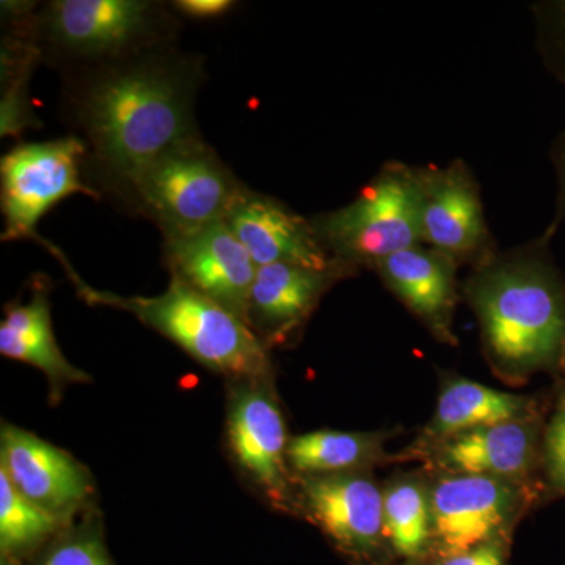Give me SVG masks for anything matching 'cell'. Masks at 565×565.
<instances>
[{
  "mask_svg": "<svg viewBox=\"0 0 565 565\" xmlns=\"http://www.w3.org/2000/svg\"><path fill=\"white\" fill-rule=\"evenodd\" d=\"M533 500L530 486L475 475H434L433 555L465 552L512 530Z\"/></svg>",
  "mask_w": 565,
  "mask_h": 565,
  "instance_id": "obj_9",
  "label": "cell"
},
{
  "mask_svg": "<svg viewBox=\"0 0 565 565\" xmlns=\"http://www.w3.org/2000/svg\"><path fill=\"white\" fill-rule=\"evenodd\" d=\"M535 47L545 70L565 85V0L533 3Z\"/></svg>",
  "mask_w": 565,
  "mask_h": 565,
  "instance_id": "obj_25",
  "label": "cell"
},
{
  "mask_svg": "<svg viewBox=\"0 0 565 565\" xmlns=\"http://www.w3.org/2000/svg\"><path fill=\"white\" fill-rule=\"evenodd\" d=\"M0 470L33 504L68 523L90 498V475L68 452L14 426L2 427Z\"/></svg>",
  "mask_w": 565,
  "mask_h": 565,
  "instance_id": "obj_14",
  "label": "cell"
},
{
  "mask_svg": "<svg viewBox=\"0 0 565 565\" xmlns=\"http://www.w3.org/2000/svg\"><path fill=\"white\" fill-rule=\"evenodd\" d=\"M65 522L18 492L0 470V555L24 564L63 531Z\"/></svg>",
  "mask_w": 565,
  "mask_h": 565,
  "instance_id": "obj_23",
  "label": "cell"
},
{
  "mask_svg": "<svg viewBox=\"0 0 565 565\" xmlns=\"http://www.w3.org/2000/svg\"><path fill=\"white\" fill-rule=\"evenodd\" d=\"M550 159H552L553 167L556 173V202L555 212H553L552 221L544 233L546 237L553 239L557 230L565 222V129L556 140L553 141L552 150H550Z\"/></svg>",
  "mask_w": 565,
  "mask_h": 565,
  "instance_id": "obj_28",
  "label": "cell"
},
{
  "mask_svg": "<svg viewBox=\"0 0 565 565\" xmlns=\"http://www.w3.org/2000/svg\"><path fill=\"white\" fill-rule=\"evenodd\" d=\"M35 9L33 2H2V137L18 136L25 128L40 125L29 96L33 68L41 62L29 28Z\"/></svg>",
  "mask_w": 565,
  "mask_h": 565,
  "instance_id": "obj_20",
  "label": "cell"
},
{
  "mask_svg": "<svg viewBox=\"0 0 565 565\" xmlns=\"http://www.w3.org/2000/svg\"><path fill=\"white\" fill-rule=\"evenodd\" d=\"M557 366H559L561 370H563V373L565 374V341H564L563 349H561V355H559V360H557Z\"/></svg>",
  "mask_w": 565,
  "mask_h": 565,
  "instance_id": "obj_30",
  "label": "cell"
},
{
  "mask_svg": "<svg viewBox=\"0 0 565 565\" xmlns=\"http://www.w3.org/2000/svg\"><path fill=\"white\" fill-rule=\"evenodd\" d=\"M234 386L228 407V441L245 475L274 503L285 504L291 492V470L280 405L270 379L243 381Z\"/></svg>",
  "mask_w": 565,
  "mask_h": 565,
  "instance_id": "obj_11",
  "label": "cell"
},
{
  "mask_svg": "<svg viewBox=\"0 0 565 565\" xmlns=\"http://www.w3.org/2000/svg\"><path fill=\"white\" fill-rule=\"evenodd\" d=\"M87 145L70 136L20 143L0 161L2 241L35 239L36 225L62 200L82 193L99 200L84 177Z\"/></svg>",
  "mask_w": 565,
  "mask_h": 565,
  "instance_id": "obj_7",
  "label": "cell"
},
{
  "mask_svg": "<svg viewBox=\"0 0 565 565\" xmlns=\"http://www.w3.org/2000/svg\"><path fill=\"white\" fill-rule=\"evenodd\" d=\"M0 353L28 363L46 375L55 394L63 386L90 381L63 355L52 330L50 291L46 280L36 281L29 302L11 303L0 322Z\"/></svg>",
  "mask_w": 565,
  "mask_h": 565,
  "instance_id": "obj_19",
  "label": "cell"
},
{
  "mask_svg": "<svg viewBox=\"0 0 565 565\" xmlns=\"http://www.w3.org/2000/svg\"><path fill=\"white\" fill-rule=\"evenodd\" d=\"M534 412L530 397L500 392L465 377L446 375L433 418L415 444L404 452V457L418 460L427 449L456 435L514 422Z\"/></svg>",
  "mask_w": 565,
  "mask_h": 565,
  "instance_id": "obj_18",
  "label": "cell"
},
{
  "mask_svg": "<svg viewBox=\"0 0 565 565\" xmlns=\"http://www.w3.org/2000/svg\"><path fill=\"white\" fill-rule=\"evenodd\" d=\"M541 465L546 487L555 494H565V393L542 434Z\"/></svg>",
  "mask_w": 565,
  "mask_h": 565,
  "instance_id": "obj_26",
  "label": "cell"
},
{
  "mask_svg": "<svg viewBox=\"0 0 565 565\" xmlns=\"http://www.w3.org/2000/svg\"><path fill=\"white\" fill-rule=\"evenodd\" d=\"M178 20L170 3L151 0H52L29 28L41 62L65 73L177 43Z\"/></svg>",
  "mask_w": 565,
  "mask_h": 565,
  "instance_id": "obj_4",
  "label": "cell"
},
{
  "mask_svg": "<svg viewBox=\"0 0 565 565\" xmlns=\"http://www.w3.org/2000/svg\"><path fill=\"white\" fill-rule=\"evenodd\" d=\"M384 523L392 555L404 565L424 563L433 553L430 481L423 475L390 479L384 486Z\"/></svg>",
  "mask_w": 565,
  "mask_h": 565,
  "instance_id": "obj_22",
  "label": "cell"
},
{
  "mask_svg": "<svg viewBox=\"0 0 565 565\" xmlns=\"http://www.w3.org/2000/svg\"><path fill=\"white\" fill-rule=\"evenodd\" d=\"M163 256L170 277L184 281L247 323L258 266L226 222L182 236L163 237Z\"/></svg>",
  "mask_w": 565,
  "mask_h": 565,
  "instance_id": "obj_12",
  "label": "cell"
},
{
  "mask_svg": "<svg viewBox=\"0 0 565 565\" xmlns=\"http://www.w3.org/2000/svg\"><path fill=\"white\" fill-rule=\"evenodd\" d=\"M62 77V117L87 145L84 177L99 199L120 203L145 167L202 136L195 109L207 79L204 58L177 43Z\"/></svg>",
  "mask_w": 565,
  "mask_h": 565,
  "instance_id": "obj_1",
  "label": "cell"
},
{
  "mask_svg": "<svg viewBox=\"0 0 565 565\" xmlns=\"http://www.w3.org/2000/svg\"><path fill=\"white\" fill-rule=\"evenodd\" d=\"M542 427L534 414L448 438L418 457L434 475H475L530 484L541 463Z\"/></svg>",
  "mask_w": 565,
  "mask_h": 565,
  "instance_id": "obj_13",
  "label": "cell"
},
{
  "mask_svg": "<svg viewBox=\"0 0 565 565\" xmlns=\"http://www.w3.org/2000/svg\"><path fill=\"white\" fill-rule=\"evenodd\" d=\"M323 247L353 269L422 244L416 167L386 162L351 203L311 217Z\"/></svg>",
  "mask_w": 565,
  "mask_h": 565,
  "instance_id": "obj_6",
  "label": "cell"
},
{
  "mask_svg": "<svg viewBox=\"0 0 565 565\" xmlns=\"http://www.w3.org/2000/svg\"><path fill=\"white\" fill-rule=\"evenodd\" d=\"M384 433L321 429L289 440L288 465L297 478L370 471L385 462Z\"/></svg>",
  "mask_w": 565,
  "mask_h": 565,
  "instance_id": "obj_21",
  "label": "cell"
},
{
  "mask_svg": "<svg viewBox=\"0 0 565 565\" xmlns=\"http://www.w3.org/2000/svg\"><path fill=\"white\" fill-rule=\"evenodd\" d=\"M308 519L356 565H384L392 555L384 523V486L370 471L299 478Z\"/></svg>",
  "mask_w": 565,
  "mask_h": 565,
  "instance_id": "obj_10",
  "label": "cell"
},
{
  "mask_svg": "<svg viewBox=\"0 0 565 565\" xmlns=\"http://www.w3.org/2000/svg\"><path fill=\"white\" fill-rule=\"evenodd\" d=\"M459 267L444 253L419 244L386 256L373 270L435 340L456 345L452 323L459 299Z\"/></svg>",
  "mask_w": 565,
  "mask_h": 565,
  "instance_id": "obj_17",
  "label": "cell"
},
{
  "mask_svg": "<svg viewBox=\"0 0 565 565\" xmlns=\"http://www.w3.org/2000/svg\"><path fill=\"white\" fill-rule=\"evenodd\" d=\"M0 565H22V564L17 563V561L9 559V557H2V559H0Z\"/></svg>",
  "mask_w": 565,
  "mask_h": 565,
  "instance_id": "obj_31",
  "label": "cell"
},
{
  "mask_svg": "<svg viewBox=\"0 0 565 565\" xmlns=\"http://www.w3.org/2000/svg\"><path fill=\"white\" fill-rule=\"evenodd\" d=\"M552 239L498 252L471 269L462 294L478 319L482 349L494 375L522 384L557 366L565 341V281Z\"/></svg>",
  "mask_w": 565,
  "mask_h": 565,
  "instance_id": "obj_2",
  "label": "cell"
},
{
  "mask_svg": "<svg viewBox=\"0 0 565 565\" xmlns=\"http://www.w3.org/2000/svg\"><path fill=\"white\" fill-rule=\"evenodd\" d=\"M422 244L471 269L498 255L481 188L463 159L446 167H416Z\"/></svg>",
  "mask_w": 565,
  "mask_h": 565,
  "instance_id": "obj_8",
  "label": "cell"
},
{
  "mask_svg": "<svg viewBox=\"0 0 565 565\" xmlns=\"http://www.w3.org/2000/svg\"><path fill=\"white\" fill-rule=\"evenodd\" d=\"M511 539H497L465 552L433 555L418 565H508Z\"/></svg>",
  "mask_w": 565,
  "mask_h": 565,
  "instance_id": "obj_27",
  "label": "cell"
},
{
  "mask_svg": "<svg viewBox=\"0 0 565 565\" xmlns=\"http://www.w3.org/2000/svg\"><path fill=\"white\" fill-rule=\"evenodd\" d=\"M31 565H115L95 523L63 530L36 553Z\"/></svg>",
  "mask_w": 565,
  "mask_h": 565,
  "instance_id": "obj_24",
  "label": "cell"
},
{
  "mask_svg": "<svg viewBox=\"0 0 565 565\" xmlns=\"http://www.w3.org/2000/svg\"><path fill=\"white\" fill-rule=\"evenodd\" d=\"M232 0H177L170 2L174 13L193 21H214L226 17L236 7Z\"/></svg>",
  "mask_w": 565,
  "mask_h": 565,
  "instance_id": "obj_29",
  "label": "cell"
},
{
  "mask_svg": "<svg viewBox=\"0 0 565 565\" xmlns=\"http://www.w3.org/2000/svg\"><path fill=\"white\" fill-rule=\"evenodd\" d=\"M247 189L200 136L145 167L118 204L154 223L162 237L182 236L225 222Z\"/></svg>",
  "mask_w": 565,
  "mask_h": 565,
  "instance_id": "obj_5",
  "label": "cell"
},
{
  "mask_svg": "<svg viewBox=\"0 0 565 565\" xmlns=\"http://www.w3.org/2000/svg\"><path fill=\"white\" fill-rule=\"evenodd\" d=\"M359 274L349 264L326 269L299 264L258 267L248 300L247 323L267 349L285 344L302 329L322 297L344 278Z\"/></svg>",
  "mask_w": 565,
  "mask_h": 565,
  "instance_id": "obj_15",
  "label": "cell"
},
{
  "mask_svg": "<svg viewBox=\"0 0 565 565\" xmlns=\"http://www.w3.org/2000/svg\"><path fill=\"white\" fill-rule=\"evenodd\" d=\"M225 222L258 267L299 264L326 269L341 263L323 247L311 218L250 188L234 204Z\"/></svg>",
  "mask_w": 565,
  "mask_h": 565,
  "instance_id": "obj_16",
  "label": "cell"
},
{
  "mask_svg": "<svg viewBox=\"0 0 565 565\" xmlns=\"http://www.w3.org/2000/svg\"><path fill=\"white\" fill-rule=\"evenodd\" d=\"M65 258L63 253L57 256L85 302L132 315L215 373L237 382L270 379L269 352L250 327L184 281L170 277V285L159 296L126 297L92 288Z\"/></svg>",
  "mask_w": 565,
  "mask_h": 565,
  "instance_id": "obj_3",
  "label": "cell"
}]
</instances>
